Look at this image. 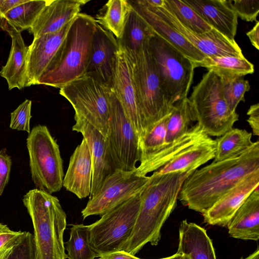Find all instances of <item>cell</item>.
Listing matches in <instances>:
<instances>
[{
    "instance_id": "obj_1",
    "label": "cell",
    "mask_w": 259,
    "mask_h": 259,
    "mask_svg": "<svg viewBox=\"0 0 259 259\" xmlns=\"http://www.w3.org/2000/svg\"><path fill=\"white\" fill-rule=\"evenodd\" d=\"M259 170V142L242 154L195 170L184 181L178 199L189 209L202 214L226 193L252 172Z\"/></svg>"
},
{
    "instance_id": "obj_2",
    "label": "cell",
    "mask_w": 259,
    "mask_h": 259,
    "mask_svg": "<svg viewBox=\"0 0 259 259\" xmlns=\"http://www.w3.org/2000/svg\"><path fill=\"white\" fill-rule=\"evenodd\" d=\"M193 171L149 176L134 230L122 250L135 255L147 243L158 244L162 227L177 206L182 186Z\"/></svg>"
},
{
    "instance_id": "obj_3",
    "label": "cell",
    "mask_w": 259,
    "mask_h": 259,
    "mask_svg": "<svg viewBox=\"0 0 259 259\" xmlns=\"http://www.w3.org/2000/svg\"><path fill=\"white\" fill-rule=\"evenodd\" d=\"M23 202L33 224L34 259H66V214L58 198L35 188L26 193Z\"/></svg>"
},
{
    "instance_id": "obj_4",
    "label": "cell",
    "mask_w": 259,
    "mask_h": 259,
    "mask_svg": "<svg viewBox=\"0 0 259 259\" xmlns=\"http://www.w3.org/2000/svg\"><path fill=\"white\" fill-rule=\"evenodd\" d=\"M97 24L92 16L77 14L69 31L61 61L41 75L36 84L60 89L85 74Z\"/></svg>"
},
{
    "instance_id": "obj_5",
    "label": "cell",
    "mask_w": 259,
    "mask_h": 259,
    "mask_svg": "<svg viewBox=\"0 0 259 259\" xmlns=\"http://www.w3.org/2000/svg\"><path fill=\"white\" fill-rule=\"evenodd\" d=\"M149 42L144 43L134 56L126 50L131 60L133 78L145 133L156 122L169 114L172 107L162 88Z\"/></svg>"
},
{
    "instance_id": "obj_6",
    "label": "cell",
    "mask_w": 259,
    "mask_h": 259,
    "mask_svg": "<svg viewBox=\"0 0 259 259\" xmlns=\"http://www.w3.org/2000/svg\"><path fill=\"white\" fill-rule=\"evenodd\" d=\"M188 98L197 122L210 137H220L239 119V115L230 110L223 98L219 76L212 71L203 74Z\"/></svg>"
},
{
    "instance_id": "obj_7",
    "label": "cell",
    "mask_w": 259,
    "mask_h": 259,
    "mask_svg": "<svg viewBox=\"0 0 259 259\" xmlns=\"http://www.w3.org/2000/svg\"><path fill=\"white\" fill-rule=\"evenodd\" d=\"M143 189L88 226L89 244L98 256L122 249L134 230Z\"/></svg>"
},
{
    "instance_id": "obj_8",
    "label": "cell",
    "mask_w": 259,
    "mask_h": 259,
    "mask_svg": "<svg viewBox=\"0 0 259 259\" xmlns=\"http://www.w3.org/2000/svg\"><path fill=\"white\" fill-rule=\"evenodd\" d=\"M111 88L85 73L60 89L72 106L75 115L87 121L106 138L109 127Z\"/></svg>"
},
{
    "instance_id": "obj_9",
    "label": "cell",
    "mask_w": 259,
    "mask_h": 259,
    "mask_svg": "<svg viewBox=\"0 0 259 259\" xmlns=\"http://www.w3.org/2000/svg\"><path fill=\"white\" fill-rule=\"evenodd\" d=\"M29 165L36 189L50 194L60 190L64 177L59 146L46 125L34 126L27 138Z\"/></svg>"
},
{
    "instance_id": "obj_10",
    "label": "cell",
    "mask_w": 259,
    "mask_h": 259,
    "mask_svg": "<svg viewBox=\"0 0 259 259\" xmlns=\"http://www.w3.org/2000/svg\"><path fill=\"white\" fill-rule=\"evenodd\" d=\"M149 48L162 88L172 106L187 97L193 82L195 66L180 51L155 35Z\"/></svg>"
},
{
    "instance_id": "obj_11",
    "label": "cell",
    "mask_w": 259,
    "mask_h": 259,
    "mask_svg": "<svg viewBox=\"0 0 259 259\" xmlns=\"http://www.w3.org/2000/svg\"><path fill=\"white\" fill-rule=\"evenodd\" d=\"M106 139L116 169L135 170L140 158L138 138L112 90Z\"/></svg>"
},
{
    "instance_id": "obj_12",
    "label": "cell",
    "mask_w": 259,
    "mask_h": 259,
    "mask_svg": "<svg viewBox=\"0 0 259 259\" xmlns=\"http://www.w3.org/2000/svg\"><path fill=\"white\" fill-rule=\"evenodd\" d=\"M149 176L136 175L135 170L116 169L107 177L81 211L83 219L93 215L102 216L141 192Z\"/></svg>"
},
{
    "instance_id": "obj_13",
    "label": "cell",
    "mask_w": 259,
    "mask_h": 259,
    "mask_svg": "<svg viewBox=\"0 0 259 259\" xmlns=\"http://www.w3.org/2000/svg\"><path fill=\"white\" fill-rule=\"evenodd\" d=\"M74 18L59 30L33 39L28 47L26 87L36 85L41 75L60 62Z\"/></svg>"
},
{
    "instance_id": "obj_14",
    "label": "cell",
    "mask_w": 259,
    "mask_h": 259,
    "mask_svg": "<svg viewBox=\"0 0 259 259\" xmlns=\"http://www.w3.org/2000/svg\"><path fill=\"white\" fill-rule=\"evenodd\" d=\"M117 40L119 49L111 90L119 101L139 140L144 136L146 128L138 104L131 60L122 43Z\"/></svg>"
},
{
    "instance_id": "obj_15",
    "label": "cell",
    "mask_w": 259,
    "mask_h": 259,
    "mask_svg": "<svg viewBox=\"0 0 259 259\" xmlns=\"http://www.w3.org/2000/svg\"><path fill=\"white\" fill-rule=\"evenodd\" d=\"M151 8L206 57L244 56L240 47L235 40L228 38L214 28L206 33H197L184 26L163 6Z\"/></svg>"
},
{
    "instance_id": "obj_16",
    "label": "cell",
    "mask_w": 259,
    "mask_h": 259,
    "mask_svg": "<svg viewBox=\"0 0 259 259\" xmlns=\"http://www.w3.org/2000/svg\"><path fill=\"white\" fill-rule=\"evenodd\" d=\"M72 130L85 140L92 162V180L90 197L98 190L105 179L115 169L106 138L83 118L74 115Z\"/></svg>"
},
{
    "instance_id": "obj_17",
    "label": "cell",
    "mask_w": 259,
    "mask_h": 259,
    "mask_svg": "<svg viewBox=\"0 0 259 259\" xmlns=\"http://www.w3.org/2000/svg\"><path fill=\"white\" fill-rule=\"evenodd\" d=\"M119 49L113 34L97 23L85 73L111 88Z\"/></svg>"
},
{
    "instance_id": "obj_18",
    "label": "cell",
    "mask_w": 259,
    "mask_h": 259,
    "mask_svg": "<svg viewBox=\"0 0 259 259\" xmlns=\"http://www.w3.org/2000/svg\"><path fill=\"white\" fill-rule=\"evenodd\" d=\"M259 186V170L247 175L202 213L204 221L211 225L226 227L238 209Z\"/></svg>"
},
{
    "instance_id": "obj_19",
    "label": "cell",
    "mask_w": 259,
    "mask_h": 259,
    "mask_svg": "<svg viewBox=\"0 0 259 259\" xmlns=\"http://www.w3.org/2000/svg\"><path fill=\"white\" fill-rule=\"evenodd\" d=\"M212 28L235 40L238 17L231 0H183Z\"/></svg>"
},
{
    "instance_id": "obj_20",
    "label": "cell",
    "mask_w": 259,
    "mask_h": 259,
    "mask_svg": "<svg viewBox=\"0 0 259 259\" xmlns=\"http://www.w3.org/2000/svg\"><path fill=\"white\" fill-rule=\"evenodd\" d=\"M147 22L155 35L180 51L197 67L206 57L163 19L152 8L140 0L130 1Z\"/></svg>"
},
{
    "instance_id": "obj_21",
    "label": "cell",
    "mask_w": 259,
    "mask_h": 259,
    "mask_svg": "<svg viewBox=\"0 0 259 259\" xmlns=\"http://www.w3.org/2000/svg\"><path fill=\"white\" fill-rule=\"evenodd\" d=\"M88 1L51 0L29 29L34 38L55 32L73 20Z\"/></svg>"
},
{
    "instance_id": "obj_22",
    "label": "cell",
    "mask_w": 259,
    "mask_h": 259,
    "mask_svg": "<svg viewBox=\"0 0 259 259\" xmlns=\"http://www.w3.org/2000/svg\"><path fill=\"white\" fill-rule=\"evenodd\" d=\"M92 172L90 152L83 138L70 157L68 167L63 178V186L80 199L89 196Z\"/></svg>"
},
{
    "instance_id": "obj_23",
    "label": "cell",
    "mask_w": 259,
    "mask_h": 259,
    "mask_svg": "<svg viewBox=\"0 0 259 259\" xmlns=\"http://www.w3.org/2000/svg\"><path fill=\"white\" fill-rule=\"evenodd\" d=\"M208 137L196 122L190 130L180 138L167 143L160 150L140 162L137 167L136 175L146 176L160 168L176 156Z\"/></svg>"
},
{
    "instance_id": "obj_24",
    "label": "cell",
    "mask_w": 259,
    "mask_h": 259,
    "mask_svg": "<svg viewBox=\"0 0 259 259\" xmlns=\"http://www.w3.org/2000/svg\"><path fill=\"white\" fill-rule=\"evenodd\" d=\"M230 236L245 240L259 239V186L248 196L227 226Z\"/></svg>"
},
{
    "instance_id": "obj_25",
    "label": "cell",
    "mask_w": 259,
    "mask_h": 259,
    "mask_svg": "<svg viewBox=\"0 0 259 259\" xmlns=\"http://www.w3.org/2000/svg\"><path fill=\"white\" fill-rule=\"evenodd\" d=\"M177 253L190 259H216L212 241L206 230L197 224L182 221L179 228Z\"/></svg>"
},
{
    "instance_id": "obj_26",
    "label": "cell",
    "mask_w": 259,
    "mask_h": 259,
    "mask_svg": "<svg viewBox=\"0 0 259 259\" xmlns=\"http://www.w3.org/2000/svg\"><path fill=\"white\" fill-rule=\"evenodd\" d=\"M215 140L208 136L172 159L163 166L153 172L155 175L194 171L215 156Z\"/></svg>"
},
{
    "instance_id": "obj_27",
    "label": "cell",
    "mask_w": 259,
    "mask_h": 259,
    "mask_svg": "<svg viewBox=\"0 0 259 259\" xmlns=\"http://www.w3.org/2000/svg\"><path fill=\"white\" fill-rule=\"evenodd\" d=\"M12 38L9 56L5 66L2 67L0 75L5 78L8 89L21 90L26 87L27 82V47L20 32L12 31L8 33Z\"/></svg>"
},
{
    "instance_id": "obj_28",
    "label": "cell",
    "mask_w": 259,
    "mask_h": 259,
    "mask_svg": "<svg viewBox=\"0 0 259 259\" xmlns=\"http://www.w3.org/2000/svg\"><path fill=\"white\" fill-rule=\"evenodd\" d=\"M50 2V0H28L14 7L0 16V29L8 33L14 31L21 33L29 29Z\"/></svg>"
},
{
    "instance_id": "obj_29",
    "label": "cell",
    "mask_w": 259,
    "mask_h": 259,
    "mask_svg": "<svg viewBox=\"0 0 259 259\" xmlns=\"http://www.w3.org/2000/svg\"><path fill=\"white\" fill-rule=\"evenodd\" d=\"M130 1L109 0L103 12L97 15V23L113 34L117 40H121L131 11Z\"/></svg>"
},
{
    "instance_id": "obj_30",
    "label": "cell",
    "mask_w": 259,
    "mask_h": 259,
    "mask_svg": "<svg viewBox=\"0 0 259 259\" xmlns=\"http://www.w3.org/2000/svg\"><path fill=\"white\" fill-rule=\"evenodd\" d=\"M252 133L244 129L232 128L215 139L214 162L237 157L253 144Z\"/></svg>"
},
{
    "instance_id": "obj_31",
    "label": "cell",
    "mask_w": 259,
    "mask_h": 259,
    "mask_svg": "<svg viewBox=\"0 0 259 259\" xmlns=\"http://www.w3.org/2000/svg\"><path fill=\"white\" fill-rule=\"evenodd\" d=\"M131 5L123 37L118 40L122 43L126 50L134 56L142 45L149 41L155 34L145 18L132 3Z\"/></svg>"
},
{
    "instance_id": "obj_32",
    "label": "cell",
    "mask_w": 259,
    "mask_h": 259,
    "mask_svg": "<svg viewBox=\"0 0 259 259\" xmlns=\"http://www.w3.org/2000/svg\"><path fill=\"white\" fill-rule=\"evenodd\" d=\"M196 121L193 106L188 97L172 107L166 125V141L169 143L186 134Z\"/></svg>"
},
{
    "instance_id": "obj_33",
    "label": "cell",
    "mask_w": 259,
    "mask_h": 259,
    "mask_svg": "<svg viewBox=\"0 0 259 259\" xmlns=\"http://www.w3.org/2000/svg\"><path fill=\"white\" fill-rule=\"evenodd\" d=\"M206 68L219 76H244L254 72L253 65L244 56L206 57L197 67Z\"/></svg>"
},
{
    "instance_id": "obj_34",
    "label": "cell",
    "mask_w": 259,
    "mask_h": 259,
    "mask_svg": "<svg viewBox=\"0 0 259 259\" xmlns=\"http://www.w3.org/2000/svg\"><path fill=\"white\" fill-rule=\"evenodd\" d=\"M168 116L169 114L156 122L139 140L140 163L147 160L167 144L166 125Z\"/></svg>"
},
{
    "instance_id": "obj_35",
    "label": "cell",
    "mask_w": 259,
    "mask_h": 259,
    "mask_svg": "<svg viewBox=\"0 0 259 259\" xmlns=\"http://www.w3.org/2000/svg\"><path fill=\"white\" fill-rule=\"evenodd\" d=\"M168 9L185 27L197 33H204L212 28L183 0H163Z\"/></svg>"
},
{
    "instance_id": "obj_36",
    "label": "cell",
    "mask_w": 259,
    "mask_h": 259,
    "mask_svg": "<svg viewBox=\"0 0 259 259\" xmlns=\"http://www.w3.org/2000/svg\"><path fill=\"white\" fill-rule=\"evenodd\" d=\"M66 245L68 259H95L98 257L89 244L88 226L72 225Z\"/></svg>"
},
{
    "instance_id": "obj_37",
    "label": "cell",
    "mask_w": 259,
    "mask_h": 259,
    "mask_svg": "<svg viewBox=\"0 0 259 259\" xmlns=\"http://www.w3.org/2000/svg\"><path fill=\"white\" fill-rule=\"evenodd\" d=\"M221 86L223 98L232 112L241 101H244V95L250 90L247 80L243 76H221Z\"/></svg>"
},
{
    "instance_id": "obj_38",
    "label": "cell",
    "mask_w": 259,
    "mask_h": 259,
    "mask_svg": "<svg viewBox=\"0 0 259 259\" xmlns=\"http://www.w3.org/2000/svg\"><path fill=\"white\" fill-rule=\"evenodd\" d=\"M31 101L26 99L11 113L10 127L13 130L27 132L30 133V120Z\"/></svg>"
},
{
    "instance_id": "obj_39",
    "label": "cell",
    "mask_w": 259,
    "mask_h": 259,
    "mask_svg": "<svg viewBox=\"0 0 259 259\" xmlns=\"http://www.w3.org/2000/svg\"><path fill=\"white\" fill-rule=\"evenodd\" d=\"M232 3L238 17L247 22H257L259 0H234Z\"/></svg>"
},
{
    "instance_id": "obj_40",
    "label": "cell",
    "mask_w": 259,
    "mask_h": 259,
    "mask_svg": "<svg viewBox=\"0 0 259 259\" xmlns=\"http://www.w3.org/2000/svg\"><path fill=\"white\" fill-rule=\"evenodd\" d=\"M34 243L33 235L26 233L15 247L8 259H34Z\"/></svg>"
},
{
    "instance_id": "obj_41",
    "label": "cell",
    "mask_w": 259,
    "mask_h": 259,
    "mask_svg": "<svg viewBox=\"0 0 259 259\" xmlns=\"http://www.w3.org/2000/svg\"><path fill=\"white\" fill-rule=\"evenodd\" d=\"M12 166V159L6 153V149L0 151V196L7 185Z\"/></svg>"
},
{
    "instance_id": "obj_42",
    "label": "cell",
    "mask_w": 259,
    "mask_h": 259,
    "mask_svg": "<svg viewBox=\"0 0 259 259\" xmlns=\"http://www.w3.org/2000/svg\"><path fill=\"white\" fill-rule=\"evenodd\" d=\"M247 114L248 118L247 121L250 126L254 136H259V104L251 105L248 109Z\"/></svg>"
},
{
    "instance_id": "obj_43",
    "label": "cell",
    "mask_w": 259,
    "mask_h": 259,
    "mask_svg": "<svg viewBox=\"0 0 259 259\" xmlns=\"http://www.w3.org/2000/svg\"><path fill=\"white\" fill-rule=\"evenodd\" d=\"M26 231H23L21 234L12 239L0 248V259H8L15 247L23 238Z\"/></svg>"
},
{
    "instance_id": "obj_44",
    "label": "cell",
    "mask_w": 259,
    "mask_h": 259,
    "mask_svg": "<svg viewBox=\"0 0 259 259\" xmlns=\"http://www.w3.org/2000/svg\"><path fill=\"white\" fill-rule=\"evenodd\" d=\"M22 231H15L11 230L5 224L0 223V248L12 239L22 233Z\"/></svg>"
},
{
    "instance_id": "obj_45",
    "label": "cell",
    "mask_w": 259,
    "mask_h": 259,
    "mask_svg": "<svg viewBox=\"0 0 259 259\" xmlns=\"http://www.w3.org/2000/svg\"><path fill=\"white\" fill-rule=\"evenodd\" d=\"M28 0H0V16L8 13L14 7Z\"/></svg>"
},
{
    "instance_id": "obj_46",
    "label": "cell",
    "mask_w": 259,
    "mask_h": 259,
    "mask_svg": "<svg viewBox=\"0 0 259 259\" xmlns=\"http://www.w3.org/2000/svg\"><path fill=\"white\" fill-rule=\"evenodd\" d=\"M99 256L102 259H141L122 250Z\"/></svg>"
},
{
    "instance_id": "obj_47",
    "label": "cell",
    "mask_w": 259,
    "mask_h": 259,
    "mask_svg": "<svg viewBox=\"0 0 259 259\" xmlns=\"http://www.w3.org/2000/svg\"><path fill=\"white\" fill-rule=\"evenodd\" d=\"M252 45L257 50L259 49V22L257 21L253 27L246 32Z\"/></svg>"
},
{
    "instance_id": "obj_48",
    "label": "cell",
    "mask_w": 259,
    "mask_h": 259,
    "mask_svg": "<svg viewBox=\"0 0 259 259\" xmlns=\"http://www.w3.org/2000/svg\"><path fill=\"white\" fill-rule=\"evenodd\" d=\"M141 2L149 7H161L163 6V0H140Z\"/></svg>"
},
{
    "instance_id": "obj_49",
    "label": "cell",
    "mask_w": 259,
    "mask_h": 259,
    "mask_svg": "<svg viewBox=\"0 0 259 259\" xmlns=\"http://www.w3.org/2000/svg\"><path fill=\"white\" fill-rule=\"evenodd\" d=\"M241 259H259V248L258 247L251 254L245 258Z\"/></svg>"
},
{
    "instance_id": "obj_50",
    "label": "cell",
    "mask_w": 259,
    "mask_h": 259,
    "mask_svg": "<svg viewBox=\"0 0 259 259\" xmlns=\"http://www.w3.org/2000/svg\"><path fill=\"white\" fill-rule=\"evenodd\" d=\"M182 255H181V254H178L176 253L175 254H173L170 256L161 258H159V259H180V258L182 257Z\"/></svg>"
},
{
    "instance_id": "obj_51",
    "label": "cell",
    "mask_w": 259,
    "mask_h": 259,
    "mask_svg": "<svg viewBox=\"0 0 259 259\" xmlns=\"http://www.w3.org/2000/svg\"><path fill=\"white\" fill-rule=\"evenodd\" d=\"M180 259H190L189 257L186 255H182V257L180 258Z\"/></svg>"
},
{
    "instance_id": "obj_52",
    "label": "cell",
    "mask_w": 259,
    "mask_h": 259,
    "mask_svg": "<svg viewBox=\"0 0 259 259\" xmlns=\"http://www.w3.org/2000/svg\"><path fill=\"white\" fill-rule=\"evenodd\" d=\"M98 259H102V258L100 257V258H98Z\"/></svg>"
}]
</instances>
